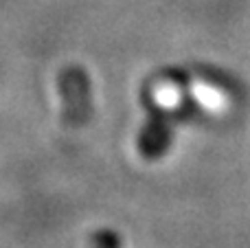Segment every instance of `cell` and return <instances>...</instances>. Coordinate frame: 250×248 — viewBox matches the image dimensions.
Segmentation results:
<instances>
[{
	"label": "cell",
	"instance_id": "obj_1",
	"mask_svg": "<svg viewBox=\"0 0 250 248\" xmlns=\"http://www.w3.org/2000/svg\"><path fill=\"white\" fill-rule=\"evenodd\" d=\"M62 99V121L66 127L86 125V121L92 114V90L90 79L82 66H66L57 79Z\"/></svg>",
	"mask_w": 250,
	"mask_h": 248
},
{
	"label": "cell",
	"instance_id": "obj_2",
	"mask_svg": "<svg viewBox=\"0 0 250 248\" xmlns=\"http://www.w3.org/2000/svg\"><path fill=\"white\" fill-rule=\"evenodd\" d=\"M169 145V121L165 114H156L143 125L141 134H138V152L147 158L154 161L156 156L167 149Z\"/></svg>",
	"mask_w": 250,
	"mask_h": 248
}]
</instances>
